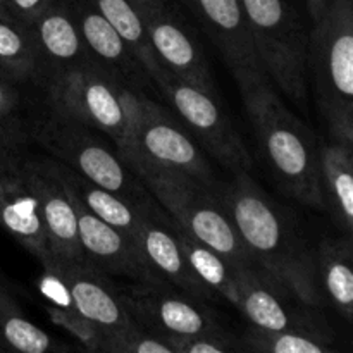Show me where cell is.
Masks as SVG:
<instances>
[{"label": "cell", "mask_w": 353, "mask_h": 353, "mask_svg": "<svg viewBox=\"0 0 353 353\" xmlns=\"http://www.w3.org/2000/svg\"><path fill=\"white\" fill-rule=\"evenodd\" d=\"M212 188L254 261L303 303L326 305L317 281L316 247L292 210L271 199L250 171L231 172Z\"/></svg>", "instance_id": "1"}, {"label": "cell", "mask_w": 353, "mask_h": 353, "mask_svg": "<svg viewBox=\"0 0 353 353\" xmlns=\"http://www.w3.org/2000/svg\"><path fill=\"white\" fill-rule=\"evenodd\" d=\"M265 168L283 193L323 210L319 138L265 81L241 93Z\"/></svg>", "instance_id": "2"}, {"label": "cell", "mask_w": 353, "mask_h": 353, "mask_svg": "<svg viewBox=\"0 0 353 353\" xmlns=\"http://www.w3.org/2000/svg\"><path fill=\"white\" fill-rule=\"evenodd\" d=\"M37 86L48 107L105 134L123 159L128 157L143 92L123 85L95 62L48 72Z\"/></svg>", "instance_id": "3"}, {"label": "cell", "mask_w": 353, "mask_h": 353, "mask_svg": "<svg viewBox=\"0 0 353 353\" xmlns=\"http://www.w3.org/2000/svg\"><path fill=\"white\" fill-rule=\"evenodd\" d=\"M307 71L330 138L353 145V0H327L309 34Z\"/></svg>", "instance_id": "4"}, {"label": "cell", "mask_w": 353, "mask_h": 353, "mask_svg": "<svg viewBox=\"0 0 353 353\" xmlns=\"http://www.w3.org/2000/svg\"><path fill=\"white\" fill-rule=\"evenodd\" d=\"M41 105L38 112L28 116V140L43 148L48 157L126 199L141 200L150 195L105 134L45 102Z\"/></svg>", "instance_id": "5"}, {"label": "cell", "mask_w": 353, "mask_h": 353, "mask_svg": "<svg viewBox=\"0 0 353 353\" xmlns=\"http://www.w3.org/2000/svg\"><path fill=\"white\" fill-rule=\"evenodd\" d=\"M131 169L186 233L223 255L233 268L257 264L217 200L214 185H205L185 172L148 164H134Z\"/></svg>", "instance_id": "6"}, {"label": "cell", "mask_w": 353, "mask_h": 353, "mask_svg": "<svg viewBox=\"0 0 353 353\" xmlns=\"http://www.w3.org/2000/svg\"><path fill=\"white\" fill-rule=\"evenodd\" d=\"M147 74L155 92L205 154L230 172L250 171V152L233 121L217 102V93L192 85L159 61L147 69Z\"/></svg>", "instance_id": "7"}, {"label": "cell", "mask_w": 353, "mask_h": 353, "mask_svg": "<svg viewBox=\"0 0 353 353\" xmlns=\"http://www.w3.org/2000/svg\"><path fill=\"white\" fill-rule=\"evenodd\" d=\"M252 40L269 81L303 109L307 103L305 31L293 0H241Z\"/></svg>", "instance_id": "8"}, {"label": "cell", "mask_w": 353, "mask_h": 353, "mask_svg": "<svg viewBox=\"0 0 353 353\" xmlns=\"http://www.w3.org/2000/svg\"><path fill=\"white\" fill-rule=\"evenodd\" d=\"M124 161L131 168L148 164L185 172L205 185H214L219 179L203 148L181 121L168 105H162L148 93H140L133 145Z\"/></svg>", "instance_id": "9"}, {"label": "cell", "mask_w": 353, "mask_h": 353, "mask_svg": "<svg viewBox=\"0 0 353 353\" xmlns=\"http://www.w3.org/2000/svg\"><path fill=\"white\" fill-rule=\"evenodd\" d=\"M119 290L131 317L162 336L188 338L228 331L209 302L162 279L134 281Z\"/></svg>", "instance_id": "10"}, {"label": "cell", "mask_w": 353, "mask_h": 353, "mask_svg": "<svg viewBox=\"0 0 353 353\" xmlns=\"http://www.w3.org/2000/svg\"><path fill=\"white\" fill-rule=\"evenodd\" d=\"M133 2L157 61L192 85L217 93L199 33L188 23L176 0Z\"/></svg>", "instance_id": "11"}, {"label": "cell", "mask_w": 353, "mask_h": 353, "mask_svg": "<svg viewBox=\"0 0 353 353\" xmlns=\"http://www.w3.org/2000/svg\"><path fill=\"white\" fill-rule=\"evenodd\" d=\"M241 316L252 326L271 331H299L334 340L333 330L317 307L307 305L279 285L259 264L234 268Z\"/></svg>", "instance_id": "12"}, {"label": "cell", "mask_w": 353, "mask_h": 353, "mask_svg": "<svg viewBox=\"0 0 353 353\" xmlns=\"http://www.w3.org/2000/svg\"><path fill=\"white\" fill-rule=\"evenodd\" d=\"M217 48L241 93L269 81L241 0H179Z\"/></svg>", "instance_id": "13"}, {"label": "cell", "mask_w": 353, "mask_h": 353, "mask_svg": "<svg viewBox=\"0 0 353 353\" xmlns=\"http://www.w3.org/2000/svg\"><path fill=\"white\" fill-rule=\"evenodd\" d=\"M137 245L148 268L169 285L202 299L214 302L217 295L203 285L193 272L179 238L176 234L174 219L161 207V203L148 195L141 202V217L138 224Z\"/></svg>", "instance_id": "14"}, {"label": "cell", "mask_w": 353, "mask_h": 353, "mask_svg": "<svg viewBox=\"0 0 353 353\" xmlns=\"http://www.w3.org/2000/svg\"><path fill=\"white\" fill-rule=\"evenodd\" d=\"M19 169L37 200L54 259L85 262L79 247L74 205L71 195L52 169L50 157L28 155L24 152Z\"/></svg>", "instance_id": "15"}, {"label": "cell", "mask_w": 353, "mask_h": 353, "mask_svg": "<svg viewBox=\"0 0 353 353\" xmlns=\"http://www.w3.org/2000/svg\"><path fill=\"white\" fill-rule=\"evenodd\" d=\"M71 200L85 262L107 276H126L133 281L161 279L147 265L137 241L90 212L74 195H71Z\"/></svg>", "instance_id": "16"}, {"label": "cell", "mask_w": 353, "mask_h": 353, "mask_svg": "<svg viewBox=\"0 0 353 353\" xmlns=\"http://www.w3.org/2000/svg\"><path fill=\"white\" fill-rule=\"evenodd\" d=\"M69 6L86 52L95 65L137 92L154 90L147 71L126 40L90 0H69Z\"/></svg>", "instance_id": "17"}, {"label": "cell", "mask_w": 353, "mask_h": 353, "mask_svg": "<svg viewBox=\"0 0 353 353\" xmlns=\"http://www.w3.org/2000/svg\"><path fill=\"white\" fill-rule=\"evenodd\" d=\"M52 265L68 286L79 316L102 331V343L110 333L133 323L134 319L124 305L119 286L114 285L102 271L88 262L78 261L54 259Z\"/></svg>", "instance_id": "18"}, {"label": "cell", "mask_w": 353, "mask_h": 353, "mask_svg": "<svg viewBox=\"0 0 353 353\" xmlns=\"http://www.w3.org/2000/svg\"><path fill=\"white\" fill-rule=\"evenodd\" d=\"M30 30L40 64L37 83L48 72L93 62L81 40L69 0H54Z\"/></svg>", "instance_id": "19"}, {"label": "cell", "mask_w": 353, "mask_h": 353, "mask_svg": "<svg viewBox=\"0 0 353 353\" xmlns=\"http://www.w3.org/2000/svg\"><path fill=\"white\" fill-rule=\"evenodd\" d=\"M0 228L26 248L41 268L54 261L37 200L21 169L0 176Z\"/></svg>", "instance_id": "20"}, {"label": "cell", "mask_w": 353, "mask_h": 353, "mask_svg": "<svg viewBox=\"0 0 353 353\" xmlns=\"http://www.w3.org/2000/svg\"><path fill=\"white\" fill-rule=\"evenodd\" d=\"M323 212L340 234H353V145L330 138L319 140Z\"/></svg>", "instance_id": "21"}, {"label": "cell", "mask_w": 353, "mask_h": 353, "mask_svg": "<svg viewBox=\"0 0 353 353\" xmlns=\"http://www.w3.org/2000/svg\"><path fill=\"white\" fill-rule=\"evenodd\" d=\"M50 164L64 188L71 195H74L90 212L137 241L138 224H140L141 217V202L147 196L141 200L126 199L119 193L102 188L100 185L90 181L85 176L78 174L54 159H50Z\"/></svg>", "instance_id": "22"}, {"label": "cell", "mask_w": 353, "mask_h": 353, "mask_svg": "<svg viewBox=\"0 0 353 353\" xmlns=\"http://www.w3.org/2000/svg\"><path fill=\"white\" fill-rule=\"evenodd\" d=\"M316 271L324 300L341 319L353 321L352 238L324 236L316 247Z\"/></svg>", "instance_id": "23"}, {"label": "cell", "mask_w": 353, "mask_h": 353, "mask_svg": "<svg viewBox=\"0 0 353 353\" xmlns=\"http://www.w3.org/2000/svg\"><path fill=\"white\" fill-rule=\"evenodd\" d=\"M174 228L183 252L200 281L209 286L217 296H223L226 302L238 309L240 307V290H238L236 272H234L233 265L216 250L186 233L176 221Z\"/></svg>", "instance_id": "24"}, {"label": "cell", "mask_w": 353, "mask_h": 353, "mask_svg": "<svg viewBox=\"0 0 353 353\" xmlns=\"http://www.w3.org/2000/svg\"><path fill=\"white\" fill-rule=\"evenodd\" d=\"M40 71L33 34L9 16H0V76L17 85H34Z\"/></svg>", "instance_id": "25"}, {"label": "cell", "mask_w": 353, "mask_h": 353, "mask_svg": "<svg viewBox=\"0 0 353 353\" xmlns=\"http://www.w3.org/2000/svg\"><path fill=\"white\" fill-rule=\"evenodd\" d=\"M0 345L6 352L54 353L68 352L54 336L31 323L23 314L12 295L0 302Z\"/></svg>", "instance_id": "26"}, {"label": "cell", "mask_w": 353, "mask_h": 353, "mask_svg": "<svg viewBox=\"0 0 353 353\" xmlns=\"http://www.w3.org/2000/svg\"><path fill=\"white\" fill-rule=\"evenodd\" d=\"M243 352L257 353H331L334 340L299 333V331H271L248 324L240 336Z\"/></svg>", "instance_id": "27"}, {"label": "cell", "mask_w": 353, "mask_h": 353, "mask_svg": "<svg viewBox=\"0 0 353 353\" xmlns=\"http://www.w3.org/2000/svg\"><path fill=\"white\" fill-rule=\"evenodd\" d=\"M90 2L119 31L121 37L126 40L138 61L141 62L145 71L157 62L133 0H90Z\"/></svg>", "instance_id": "28"}, {"label": "cell", "mask_w": 353, "mask_h": 353, "mask_svg": "<svg viewBox=\"0 0 353 353\" xmlns=\"http://www.w3.org/2000/svg\"><path fill=\"white\" fill-rule=\"evenodd\" d=\"M23 86L0 76V141L24 150L28 140V114Z\"/></svg>", "instance_id": "29"}, {"label": "cell", "mask_w": 353, "mask_h": 353, "mask_svg": "<svg viewBox=\"0 0 353 353\" xmlns=\"http://www.w3.org/2000/svg\"><path fill=\"white\" fill-rule=\"evenodd\" d=\"M100 352L103 353H176L174 345L168 336L155 333L133 321L128 326L114 331L103 340Z\"/></svg>", "instance_id": "30"}, {"label": "cell", "mask_w": 353, "mask_h": 353, "mask_svg": "<svg viewBox=\"0 0 353 353\" xmlns=\"http://www.w3.org/2000/svg\"><path fill=\"white\" fill-rule=\"evenodd\" d=\"M174 345L176 353H226L243 352L240 336H234L231 331L223 333L196 334L188 338H169Z\"/></svg>", "instance_id": "31"}, {"label": "cell", "mask_w": 353, "mask_h": 353, "mask_svg": "<svg viewBox=\"0 0 353 353\" xmlns=\"http://www.w3.org/2000/svg\"><path fill=\"white\" fill-rule=\"evenodd\" d=\"M54 0H3L6 14L10 19L30 28Z\"/></svg>", "instance_id": "32"}, {"label": "cell", "mask_w": 353, "mask_h": 353, "mask_svg": "<svg viewBox=\"0 0 353 353\" xmlns=\"http://www.w3.org/2000/svg\"><path fill=\"white\" fill-rule=\"evenodd\" d=\"M23 154L24 150H19V148H14L0 141V176L17 171Z\"/></svg>", "instance_id": "33"}, {"label": "cell", "mask_w": 353, "mask_h": 353, "mask_svg": "<svg viewBox=\"0 0 353 353\" xmlns=\"http://www.w3.org/2000/svg\"><path fill=\"white\" fill-rule=\"evenodd\" d=\"M307 3V10H309V16L312 19V24L317 23L323 16L324 9L327 6V0H305Z\"/></svg>", "instance_id": "34"}, {"label": "cell", "mask_w": 353, "mask_h": 353, "mask_svg": "<svg viewBox=\"0 0 353 353\" xmlns=\"http://www.w3.org/2000/svg\"><path fill=\"white\" fill-rule=\"evenodd\" d=\"M10 293H9V288H7L6 285H3V281H2V278H0V302H2L3 299H7V296H9Z\"/></svg>", "instance_id": "35"}, {"label": "cell", "mask_w": 353, "mask_h": 353, "mask_svg": "<svg viewBox=\"0 0 353 353\" xmlns=\"http://www.w3.org/2000/svg\"><path fill=\"white\" fill-rule=\"evenodd\" d=\"M0 16H7V14H6V6H3V0H0Z\"/></svg>", "instance_id": "36"}]
</instances>
